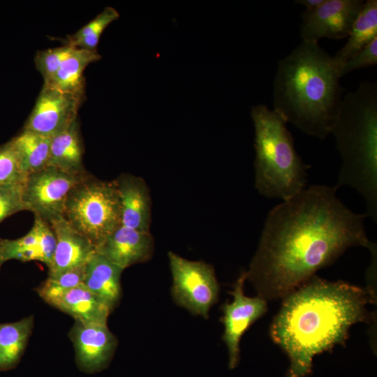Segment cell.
I'll return each mask as SVG.
<instances>
[{"instance_id":"cell-16","label":"cell","mask_w":377,"mask_h":377,"mask_svg":"<svg viewBox=\"0 0 377 377\" xmlns=\"http://www.w3.org/2000/svg\"><path fill=\"white\" fill-rule=\"evenodd\" d=\"M123 270L96 251L85 265L82 284L112 311L121 297Z\"/></svg>"},{"instance_id":"cell-28","label":"cell","mask_w":377,"mask_h":377,"mask_svg":"<svg viewBox=\"0 0 377 377\" xmlns=\"http://www.w3.org/2000/svg\"><path fill=\"white\" fill-rule=\"evenodd\" d=\"M22 210H25L23 183L0 185V223Z\"/></svg>"},{"instance_id":"cell-3","label":"cell","mask_w":377,"mask_h":377,"mask_svg":"<svg viewBox=\"0 0 377 377\" xmlns=\"http://www.w3.org/2000/svg\"><path fill=\"white\" fill-rule=\"evenodd\" d=\"M332 56L303 41L281 59L273 82V110L303 133L324 140L337 121L344 88Z\"/></svg>"},{"instance_id":"cell-12","label":"cell","mask_w":377,"mask_h":377,"mask_svg":"<svg viewBox=\"0 0 377 377\" xmlns=\"http://www.w3.org/2000/svg\"><path fill=\"white\" fill-rule=\"evenodd\" d=\"M75 360L80 370L91 374L101 371L110 364L117 340L107 323L75 321L70 332Z\"/></svg>"},{"instance_id":"cell-10","label":"cell","mask_w":377,"mask_h":377,"mask_svg":"<svg viewBox=\"0 0 377 377\" xmlns=\"http://www.w3.org/2000/svg\"><path fill=\"white\" fill-rule=\"evenodd\" d=\"M246 272L236 281L232 302L222 306L223 315L221 321L224 325L223 340L228 352V367L235 369L239 362V344L242 337L250 326L262 317L267 310V300L260 296L249 297L244 293Z\"/></svg>"},{"instance_id":"cell-11","label":"cell","mask_w":377,"mask_h":377,"mask_svg":"<svg viewBox=\"0 0 377 377\" xmlns=\"http://www.w3.org/2000/svg\"><path fill=\"white\" fill-rule=\"evenodd\" d=\"M83 98L84 94L62 91L44 84L24 129L54 136L77 120Z\"/></svg>"},{"instance_id":"cell-2","label":"cell","mask_w":377,"mask_h":377,"mask_svg":"<svg viewBox=\"0 0 377 377\" xmlns=\"http://www.w3.org/2000/svg\"><path fill=\"white\" fill-rule=\"evenodd\" d=\"M374 300L373 290L316 275L286 296L270 336L290 360L287 377L309 375L314 356L344 344L353 324L371 320Z\"/></svg>"},{"instance_id":"cell-30","label":"cell","mask_w":377,"mask_h":377,"mask_svg":"<svg viewBox=\"0 0 377 377\" xmlns=\"http://www.w3.org/2000/svg\"><path fill=\"white\" fill-rule=\"evenodd\" d=\"M377 64V37L347 61L338 71L340 77L355 70Z\"/></svg>"},{"instance_id":"cell-4","label":"cell","mask_w":377,"mask_h":377,"mask_svg":"<svg viewBox=\"0 0 377 377\" xmlns=\"http://www.w3.org/2000/svg\"><path fill=\"white\" fill-rule=\"evenodd\" d=\"M341 158L337 184L364 198L367 216L377 219V83L364 81L343 97L332 129Z\"/></svg>"},{"instance_id":"cell-22","label":"cell","mask_w":377,"mask_h":377,"mask_svg":"<svg viewBox=\"0 0 377 377\" xmlns=\"http://www.w3.org/2000/svg\"><path fill=\"white\" fill-rule=\"evenodd\" d=\"M31 316L20 320L0 323V371L14 368L20 362L31 333Z\"/></svg>"},{"instance_id":"cell-21","label":"cell","mask_w":377,"mask_h":377,"mask_svg":"<svg viewBox=\"0 0 377 377\" xmlns=\"http://www.w3.org/2000/svg\"><path fill=\"white\" fill-rule=\"evenodd\" d=\"M51 138L23 130L10 140L25 177L48 165Z\"/></svg>"},{"instance_id":"cell-6","label":"cell","mask_w":377,"mask_h":377,"mask_svg":"<svg viewBox=\"0 0 377 377\" xmlns=\"http://www.w3.org/2000/svg\"><path fill=\"white\" fill-rule=\"evenodd\" d=\"M62 216L97 249L121 226L114 181H102L88 175L69 193Z\"/></svg>"},{"instance_id":"cell-18","label":"cell","mask_w":377,"mask_h":377,"mask_svg":"<svg viewBox=\"0 0 377 377\" xmlns=\"http://www.w3.org/2000/svg\"><path fill=\"white\" fill-rule=\"evenodd\" d=\"M53 306L82 323H107L112 311L83 284L66 293Z\"/></svg>"},{"instance_id":"cell-17","label":"cell","mask_w":377,"mask_h":377,"mask_svg":"<svg viewBox=\"0 0 377 377\" xmlns=\"http://www.w3.org/2000/svg\"><path fill=\"white\" fill-rule=\"evenodd\" d=\"M77 121L51 138L48 165L74 175H87Z\"/></svg>"},{"instance_id":"cell-7","label":"cell","mask_w":377,"mask_h":377,"mask_svg":"<svg viewBox=\"0 0 377 377\" xmlns=\"http://www.w3.org/2000/svg\"><path fill=\"white\" fill-rule=\"evenodd\" d=\"M168 257L174 302L191 313L207 318L219 293L213 267L203 261L186 259L172 251L168 252Z\"/></svg>"},{"instance_id":"cell-15","label":"cell","mask_w":377,"mask_h":377,"mask_svg":"<svg viewBox=\"0 0 377 377\" xmlns=\"http://www.w3.org/2000/svg\"><path fill=\"white\" fill-rule=\"evenodd\" d=\"M114 181L120 202L121 225L150 232L151 202L145 180L130 174H122Z\"/></svg>"},{"instance_id":"cell-5","label":"cell","mask_w":377,"mask_h":377,"mask_svg":"<svg viewBox=\"0 0 377 377\" xmlns=\"http://www.w3.org/2000/svg\"><path fill=\"white\" fill-rule=\"evenodd\" d=\"M255 188L268 198L283 201L306 188L307 170L296 151L286 122L264 104L253 105Z\"/></svg>"},{"instance_id":"cell-1","label":"cell","mask_w":377,"mask_h":377,"mask_svg":"<svg viewBox=\"0 0 377 377\" xmlns=\"http://www.w3.org/2000/svg\"><path fill=\"white\" fill-rule=\"evenodd\" d=\"M337 189L312 185L269 211L246 272L258 296L284 298L350 247L376 251L366 234V214L346 207Z\"/></svg>"},{"instance_id":"cell-19","label":"cell","mask_w":377,"mask_h":377,"mask_svg":"<svg viewBox=\"0 0 377 377\" xmlns=\"http://www.w3.org/2000/svg\"><path fill=\"white\" fill-rule=\"evenodd\" d=\"M377 37V0H367L355 21L346 44L334 61L339 69Z\"/></svg>"},{"instance_id":"cell-26","label":"cell","mask_w":377,"mask_h":377,"mask_svg":"<svg viewBox=\"0 0 377 377\" xmlns=\"http://www.w3.org/2000/svg\"><path fill=\"white\" fill-rule=\"evenodd\" d=\"M74 48V47L66 44L61 47L41 50L36 53V67L42 75L44 83L52 80Z\"/></svg>"},{"instance_id":"cell-13","label":"cell","mask_w":377,"mask_h":377,"mask_svg":"<svg viewBox=\"0 0 377 377\" xmlns=\"http://www.w3.org/2000/svg\"><path fill=\"white\" fill-rule=\"evenodd\" d=\"M154 239L150 232L120 226L96 249V251L113 264L124 269L150 259Z\"/></svg>"},{"instance_id":"cell-29","label":"cell","mask_w":377,"mask_h":377,"mask_svg":"<svg viewBox=\"0 0 377 377\" xmlns=\"http://www.w3.org/2000/svg\"><path fill=\"white\" fill-rule=\"evenodd\" d=\"M34 226L38 233L39 261L48 267L51 264L56 247L54 232L50 224L38 216H35Z\"/></svg>"},{"instance_id":"cell-9","label":"cell","mask_w":377,"mask_h":377,"mask_svg":"<svg viewBox=\"0 0 377 377\" xmlns=\"http://www.w3.org/2000/svg\"><path fill=\"white\" fill-rule=\"evenodd\" d=\"M362 0H325L313 10L301 13L300 38L303 41L318 43L323 38H347L358 17Z\"/></svg>"},{"instance_id":"cell-25","label":"cell","mask_w":377,"mask_h":377,"mask_svg":"<svg viewBox=\"0 0 377 377\" xmlns=\"http://www.w3.org/2000/svg\"><path fill=\"white\" fill-rule=\"evenodd\" d=\"M39 261L38 233L33 225L24 236L16 239H0V267L6 261Z\"/></svg>"},{"instance_id":"cell-23","label":"cell","mask_w":377,"mask_h":377,"mask_svg":"<svg viewBox=\"0 0 377 377\" xmlns=\"http://www.w3.org/2000/svg\"><path fill=\"white\" fill-rule=\"evenodd\" d=\"M119 17L113 7L107 6L93 20L83 26L73 35L68 36L66 44L76 48L97 50L100 38L105 29Z\"/></svg>"},{"instance_id":"cell-27","label":"cell","mask_w":377,"mask_h":377,"mask_svg":"<svg viewBox=\"0 0 377 377\" xmlns=\"http://www.w3.org/2000/svg\"><path fill=\"white\" fill-rule=\"evenodd\" d=\"M25 178L17 154L8 142L0 147V185L23 183Z\"/></svg>"},{"instance_id":"cell-24","label":"cell","mask_w":377,"mask_h":377,"mask_svg":"<svg viewBox=\"0 0 377 377\" xmlns=\"http://www.w3.org/2000/svg\"><path fill=\"white\" fill-rule=\"evenodd\" d=\"M85 265L48 274L45 281L37 289L40 297L53 306L66 293L83 283Z\"/></svg>"},{"instance_id":"cell-8","label":"cell","mask_w":377,"mask_h":377,"mask_svg":"<svg viewBox=\"0 0 377 377\" xmlns=\"http://www.w3.org/2000/svg\"><path fill=\"white\" fill-rule=\"evenodd\" d=\"M87 176L71 175L51 165L27 175L23 182L25 210L47 222L61 216L69 193Z\"/></svg>"},{"instance_id":"cell-20","label":"cell","mask_w":377,"mask_h":377,"mask_svg":"<svg viewBox=\"0 0 377 377\" xmlns=\"http://www.w3.org/2000/svg\"><path fill=\"white\" fill-rule=\"evenodd\" d=\"M101 59L97 50L75 47L52 80L44 84L62 91L84 94V71L89 64Z\"/></svg>"},{"instance_id":"cell-31","label":"cell","mask_w":377,"mask_h":377,"mask_svg":"<svg viewBox=\"0 0 377 377\" xmlns=\"http://www.w3.org/2000/svg\"><path fill=\"white\" fill-rule=\"evenodd\" d=\"M325 0H296L295 3L306 8V10H313L320 6Z\"/></svg>"},{"instance_id":"cell-14","label":"cell","mask_w":377,"mask_h":377,"mask_svg":"<svg viewBox=\"0 0 377 377\" xmlns=\"http://www.w3.org/2000/svg\"><path fill=\"white\" fill-rule=\"evenodd\" d=\"M47 223L56 238L55 251L51 264L47 267L48 274L85 265L96 251L95 246L77 231L63 216Z\"/></svg>"}]
</instances>
